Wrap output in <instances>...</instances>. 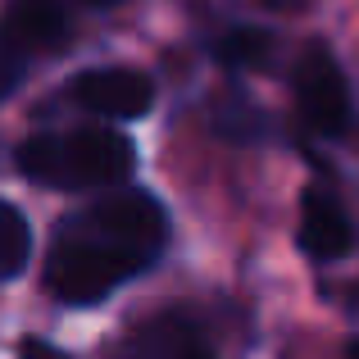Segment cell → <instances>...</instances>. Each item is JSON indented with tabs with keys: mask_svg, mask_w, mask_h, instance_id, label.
I'll use <instances>...</instances> for the list:
<instances>
[{
	"mask_svg": "<svg viewBox=\"0 0 359 359\" xmlns=\"http://www.w3.org/2000/svg\"><path fill=\"white\" fill-rule=\"evenodd\" d=\"M27 60H32V55H27L23 46H18L14 36L5 32V27H0V100H9V96H14V87L23 82Z\"/></svg>",
	"mask_w": 359,
	"mask_h": 359,
	"instance_id": "obj_10",
	"label": "cell"
},
{
	"mask_svg": "<svg viewBox=\"0 0 359 359\" xmlns=\"http://www.w3.org/2000/svg\"><path fill=\"white\" fill-rule=\"evenodd\" d=\"M168 241V214L150 191L114 187L82 219L64 223L46 255V287L64 305H96L132 273L150 269Z\"/></svg>",
	"mask_w": 359,
	"mask_h": 359,
	"instance_id": "obj_1",
	"label": "cell"
},
{
	"mask_svg": "<svg viewBox=\"0 0 359 359\" xmlns=\"http://www.w3.org/2000/svg\"><path fill=\"white\" fill-rule=\"evenodd\" d=\"M269 5H273V9H300L305 0H269Z\"/></svg>",
	"mask_w": 359,
	"mask_h": 359,
	"instance_id": "obj_12",
	"label": "cell"
},
{
	"mask_svg": "<svg viewBox=\"0 0 359 359\" xmlns=\"http://www.w3.org/2000/svg\"><path fill=\"white\" fill-rule=\"evenodd\" d=\"M137 164V150L114 123L105 128H73V132H36L18 146V168L32 182L55 191H91L118 187Z\"/></svg>",
	"mask_w": 359,
	"mask_h": 359,
	"instance_id": "obj_2",
	"label": "cell"
},
{
	"mask_svg": "<svg viewBox=\"0 0 359 359\" xmlns=\"http://www.w3.org/2000/svg\"><path fill=\"white\" fill-rule=\"evenodd\" d=\"M18 359H64L55 346H46V341H23V355Z\"/></svg>",
	"mask_w": 359,
	"mask_h": 359,
	"instance_id": "obj_11",
	"label": "cell"
},
{
	"mask_svg": "<svg viewBox=\"0 0 359 359\" xmlns=\"http://www.w3.org/2000/svg\"><path fill=\"white\" fill-rule=\"evenodd\" d=\"M87 5H118V0H87Z\"/></svg>",
	"mask_w": 359,
	"mask_h": 359,
	"instance_id": "obj_13",
	"label": "cell"
},
{
	"mask_svg": "<svg viewBox=\"0 0 359 359\" xmlns=\"http://www.w3.org/2000/svg\"><path fill=\"white\" fill-rule=\"evenodd\" d=\"M123 359H210V337L191 314L164 309L123 337Z\"/></svg>",
	"mask_w": 359,
	"mask_h": 359,
	"instance_id": "obj_5",
	"label": "cell"
},
{
	"mask_svg": "<svg viewBox=\"0 0 359 359\" xmlns=\"http://www.w3.org/2000/svg\"><path fill=\"white\" fill-rule=\"evenodd\" d=\"M296 109L318 137H341L351 128V87L327 46H309L296 64Z\"/></svg>",
	"mask_w": 359,
	"mask_h": 359,
	"instance_id": "obj_3",
	"label": "cell"
},
{
	"mask_svg": "<svg viewBox=\"0 0 359 359\" xmlns=\"http://www.w3.org/2000/svg\"><path fill=\"white\" fill-rule=\"evenodd\" d=\"M73 100L91 114L109 118V123H128L150 114L155 105V82L137 69H91L73 82Z\"/></svg>",
	"mask_w": 359,
	"mask_h": 359,
	"instance_id": "obj_4",
	"label": "cell"
},
{
	"mask_svg": "<svg viewBox=\"0 0 359 359\" xmlns=\"http://www.w3.org/2000/svg\"><path fill=\"white\" fill-rule=\"evenodd\" d=\"M355 232L351 219L341 214V205L327 191H305V210H300V245H305L309 259H341L351 250Z\"/></svg>",
	"mask_w": 359,
	"mask_h": 359,
	"instance_id": "obj_6",
	"label": "cell"
},
{
	"mask_svg": "<svg viewBox=\"0 0 359 359\" xmlns=\"http://www.w3.org/2000/svg\"><path fill=\"white\" fill-rule=\"evenodd\" d=\"M5 27L27 55L36 50H55V46L69 41V18H64L60 0H18L14 9L5 14Z\"/></svg>",
	"mask_w": 359,
	"mask_h": 359,
	"instance_id": "obj_7",
	"label": "cell"
},
{
	"mask_svg": "<svg viewBox=\"0 0 359 359\" xmlns=\"http://www.w3.org/2000/svg\"><path fill=\"white\" fill-rule=\"evenodd\" d=\"M32 259V228L9 201H0V282L18 278Z\"/></svg>",
	"mask_w": 359,
	"mask_h": 359,
	"instance_id": "obj_8",
	"label": "cell"
},
{
	"mask_svg": "<svg viewBox=\"0 0 359 359\" xmlns=\"http://www.w3.org/2000/svg\"><path fill=\"white\" fill-rule=\"evenodd\" d=\"M214 55H219L223 64H232V69H259L273 55V36L264 32V27H232V32L214 46Z\"/></svg>",
	"mask_w": 359,
	"mask_h": 359,
	"instance_id": "obj_9",
	"label": "cell"
}]
</instances>
